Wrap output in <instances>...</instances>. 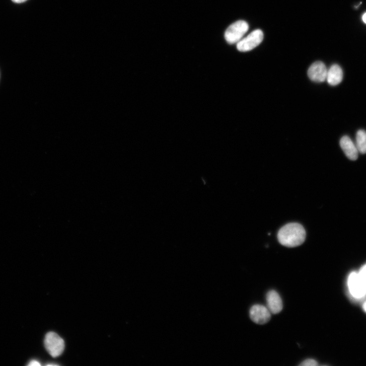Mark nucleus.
<instances>
[{
    "label": "nucleus",
    "mask_w": 366,
    "mask_h": 366,
    "mask_svg": "<svg viewBox=\"0 0 366 366\" xmlns=\"http://www.w3.org/2000/svg\"><path fill=\"white\" fill-rule=\"evenodd\" d=\"M266 301L267 308L273 315H277L282 310V300L276 291L270 290L266 295Z\"/></svg>",
    "instance_id": "8"
},
{
    "label": "nucleus",
    "mask_w": 366,
    "mask_h": 366,
    "mask_svg": "<svg viewBox=\"0 0 366 366\" xmlns=\"http://www.w3.org/2000/svg\"><path fill=\"white\" fill-rule=\"evenodd\" d=\"M27 1V0H12V2L16 4H22Z\"/></svg>",
    "instance_id": "15"
},
{
    "label": "nucleus",
    "mask_w": 366,
    "mask_h": 366,
    "mask_svg": "<svg viewBox=\"0 0 366 366\" xmlns=\"http://www.w3.org/2000/svg\"><path fill=\"white\" fill-rule=\"evenodd\" d=\"M44 345L49 354L54 357L61 355L65 349L64 340L57 334L52 332L46 335Z\"/></svg>",
    "instance_id": "3"
},
{
    "label": "nucleus",
    "mask_w": 366,
    "mask_h": 366,
    "mask_svg": "<svg viewBox=\"0 0 366 366\" xmlns=\"http://www.w3.org/2000/svg\"><path fill=\"white\" fill-rule=\"evenodd\" d=\"M347 287L349 295L353 299L360 300L366 296V283L358 272H351L347 278Z\"/></svg>",
    "instance_id": "2"
},
{
    "label": "nucleus",
    "mask_w": 366,
    "mask_h": 366,
    "mask_svg": "<svg viewBox=\"0 0 366 366\" xmlns=\"http://www.w3.org/2000/svg\"><path fill=\"white\" fill-rule=\"evenodd\" d=\"M343 72L341 67L337 65H333L328 70L327 79L328 84L332 86H337L343 80Z\"/></svg>",
    "instance_id": "10"
},
{
    "label": "nucleus",
    "mask_w": 366,
    "mask_h": 366,
    "mask_svg": "<svg viewBox=\"0 0 366 366\" xmlns=\"http://www.w3.org/2000/svg\"><path fill=\"white\" fill-rule=\"evenodd\" d=\"M57 365V364H53V363H52V364H47V365H48V366H50V365H53L54 366V365Z\"/></svg>",
    "instance_id": "18"
},
{
    "label": "nucleus",
    "mask_w": 366,
    "mask_h": 366,
    "mask_svg": "<svg viewBox=\"0 0 366 366\" xmlns=\"http://www.w3.org/2000/svg\"><path fill=\"white\" fill-rule=\"evenodd\" d=\"M248 29L249 25L246 22L238 21L227 29L225 33V38L230 44L237 43L243 38Z\"/></svg>",
    "instance_id": "4"
},
{
    "label": "nucleus",
    "mask_w": 366,
    "mask_h": 366,
    "mask_svg": "<svg viewBox=\"0 0 366 366\" xmlns=\"http://www.w3.org/2000/svg\"><path fill=\"white\" fill-rule=\"evenodd\" d=\"M340 144L347 158L352 161H356L358 156V151L351 138L344 136L340 140Z\"/></svg>",
    "instance_id": "9"
},
{
    "label": "nucleus",
    "mask_w": 366,
    "mask_h": 366,
    "mask_svg": "<svg viewBox=\"0 0 366 366\" xmlns=\"http://www.w3.org/2000/svg\"><path fill=\"white\" fill-rule=\"evenodd\" d=\"M355 144L359 153L362 154L366 153V131L359 130L357 132Z\"/></svg>",
    "instance_id": "11"
},
{
    "label": "nucleus",
    "mask_w": 366,
    "mask_h": 366,
    "mask_svg": "<svg viewBox=\"0 0 366 366\" xmlns=\"http://www.w3.org/2000/svg\"><path fill=\"white\" fill-rule=\"evenodd\" d=\"M301 366H317L318 361L312 358H308L303 361L300 364Z\"/></svg>",
    "instance_id": "12"
},
{
    "label": "nucleus",
    "mask_w": 366,
    "mask_h": 366,
    "mask_svg": "<svg viewBox=\"0 0 366 366\" xmlns=\"http://www.w3.org/2000/svg\"><path fill=\"white\" fill-rule=\"evenodd\" d=\"M29 366H39L41 365V363L36 360H32L28 364Z\"/></svg>",
    "instance_id": "14"
},
{
    "label": "nucleus",
    "mask_w": 366,
    "mask_h": 366,
    "mask_svg": "<svg viewBox=\"0 0 366 366\" xmlns=\"http://www.w3.org/2000/svg\"><path fill=\"white\" fill-rule=\"evenodd\" d=\"M362 20L363 23L366 24V13L363 15L362 17Z\"/></svg>",
    "instance_id": "16"
},
{
    "label": "nucleus",
    "mask_w": 366,
    "mask_h": 366,
    "mask_svg": "<svg viewBox=\"0 0 366 366\" xmlns=\"http://www.w3.org/2000/svg\"><path fill=\"white\" fill-rule=\"evenodd\" d=\"M251 320L259 325H264L268 323L271 318V313L267 308L262 305H253L250 310Z\"/></svg>",
    "instance_id": "6"
},
{
    "label": "nucleus",
    "mask_w": 366,
    "mask_h": 366,
    "mask_svg": "<svg viewBox=\"0 0 366 366\" xmlns=\"http://www.w3.org/2000/svg\"><path fill=\"white\" fill-rule=\"evenodd\" d=\"M358 273L362 280L366 283V264L361 268Z\"/></svg>",
    "instance_id": "13"
},
{
    "label": "nucleus",
    "mask_w": 366,
    "mask_h": 366,
    "mask_svg": "<svg viewBox=\"0 0 366 366\" xmlns=\"http://www.w3.org/2000/svg\"><path fill=\"white\" fill-rule=\"evenodd\" d=\"M362 309L366 312V301L362 305Z\"/></svg>",
    "instance_id": "17"
},
{
    "label": "nucleus",
    "mask_w": 366,
    "mask_h": 366,
    "mask_svg": "<svg viewBox=\"0 0 366 366\" xmlns=\"http://www.w3.org/2000/svg\"><path fill=\"white\" fill-rule=\"evenodd\" d=\"M279 243L287 247H296L302 245L306 238L303 227L297 223H291L283 227L277 235Z\"/></svg>",
    "instance_id": "1"
},
{
    "label": "nucleus",
    "mask_w": 366,
    "mask_h": 366,
    "mask_svg": "<svg viewBox=\"0 0 366 366\" xmlns=\"http://www.w3.org/2000/svg\"><path fill=\"white\" fill-rule=\"evenodd\" d=\"M328 69L325 64L321 61L312 64L308 70V76L313 82L322 83L327 79Z\"/></svg>",
    "instance_id": "7"
},
{
    "label": "nucleus",
    "mask_w": 366,
    "mask_h": 366,
    "mask_svg": "<svg viewBox=\"0 0 366 366\" xmlns=\"http://www.w3.org/2000/svg\"><path fill=\"white\" fill-rule=\"evenodd\" d=\"M263 39V31L259 29L255 30L237 43V49L241 52L249 51L259 45Z\"/></svg>",
    "instance_id": "5"
}]
</instances>
